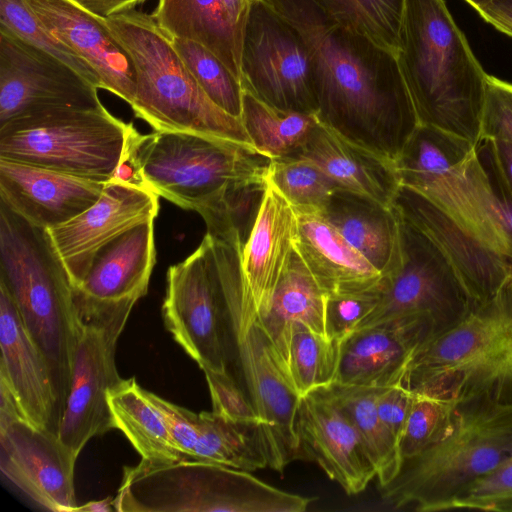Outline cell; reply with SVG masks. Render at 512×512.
<instances>
[{
    "label": "cell",
    "instance_id": "cell-7",
    "mask_svg": "<svg viewBox=\"0 0 512 512\" xmlns=\"http://www.w3.org/2000/svg\"><path fill=\"white\" fill-rule=\"evenodd\" d=\"M104 21L133 62L136 94L130 106L137 118L155 131L223 138L256 151L242 120L207 96L152 15L131 9Z\"/></svg>",
    "mask_w": 512,
    "mask_h": 512
},
{
    "label": "cell",
    "instance_id": "cell-33",
    "mask_svg": "<svg viewBox=\"0 0 512 512\" xmlns=\"http://www.w3.org/2000/svg\"><path fill=\"white\" fill-rule=\"evenodd\" d=\"M475 147L451 133L419 125L395 161L401 186L422 189L462 165Z\"/></svg>",
    "mask_w": 512,
    "mask_h": 512
},
{
    "label": "cell",
    "instance_id": "cell-50",
    "mask_svg": "<svg viewBox=\"0 0 512 512\" xmlns=\"http://www.w3.org/2000/svg\"><path fill=\"white\" fill-rule=\"evenodd\" d=\"M256 1L258 0H223L229 22L240 47V53L246 21L252 5Z\"/></svg>",
    "mask_w": 512,
    "mask_h": 512
},
{
    "label": "cell",
    "instance_id": "cell-52",
    "mask_svg": "<svg viewBox=\"0 0 512 512\" xmlns=\"http://www.w3.org/2000/svg\"><path fill=\"white\" fill-rule=\"evenodd\" d=\"M20 418L26 419L11 388L0 378V429Z\"/></svg>",
    "mask_w": 512,
    "mask_h": 512
},
{
    "label": "cell",
    "instance_id": "cell-15",
    "mask_svg": "<svg viewBox=\"0 0 512 512\" xmlns=\"http://www.w3.org/2000/svg\"><path fill=\"white\" fill-rule=\"evenodd\" d=\"M162 317L173 339L202 370L227 372L210 234L190 256L168 268Z\"/></svg>",
    "mask_w": 512,
    "mask_h": 512
},
{
    "label": "cell",
    "instance_id": "cell-25",
    "mask_svg": "<svg viewBox=\"0 0 512 512\" xmlns=\"http://www.w3.org/2000/svg\"><path fill=\"white\" fill-rule=\"evenodd\" d=\"M297 230L294 208L267 179L256 218L240 249L242 282L265 313L293 255Z\"/></svg>",
    "mask_w": 512,
    "mask_h": 512
},
{
    "label": "cell",
    "instance_id": "cell-51",
    "mask_svg": "<svg viewBox=\"0 0 512 512\" xmlns=\"http://www.w3.org/2000/svg\"><path fill=\"white\" fill-rule=\"evenodd\" d=\"M89 12L108 18L112 15L131 10L145 0H74Z\"/></svg>",
    "mask_w": 512,
    "mask_h": 512
},
{
    "label": "cell",
    "instance_id": "cell-41",
    "mask_svg": "<svg viewBox=\"0 0 512 512\" xmlns=\"http://www.w3.org/2000/svg\"><path fill=\"white\" fill-rule=\"evenodd\" d=\"M413 392V400L399 441L403 459L435 442L447 429L457 400Z\"/></svg>",
    "mask_w": 512,
    "mask_h": 512
},
{
    "label": "cell",
    "instance_id": "cell-18",
    "mask_svg": "<svg viewBox=\"0 0 512 512\" xmlns=\"http://www.w3.org/2000/svg\"><path fill=\"white\" fill-rule=\"evenodd\" d=\"M155 260L154 220L132 227L101 248L74 288L81 320L133 309L147 294Z\"/></svg>",
    "mask_w": 512,
    "mask_h": 512
},
{
    "label": "cell",
    "instance_id": "cell-22",
    "mask_svg": "<svg viewBox=\"0 0 512 512\" xmlns=\"http://www.w3.org/2000/svg\"><path fill=\"white\" fill-rule=\"evenodd\" d=\"M106 182L0 159V201L29 223L52 229L81 214Z\"/></svg>",
    "mask_w": 512,
    "mask_h": 512
},
{
    "label": "cell",
    "instance_id": "cell-6",
    "mask_svg": "<svg viewBox=\"0 0 512 512\" xmlns=\"http://www.w3.org/2000/svg\"><path fill=\"white\" fill-rule=\"evenodd\" d=\"M512 455V404L486 397L457 400L450 424L431 445L403 459L398 474L379 487L396 509L444 511L468 485Z\"/></svg>",
    "mask_w": 512,
    "mask_h": 512
},
{
    "label": "cell",
    "instance_id": "cell-46",
    "mask_svg": "<svg viewBox=\"0 0 512 512\" xmlns=\"http://www.w3.org/2000/svg\"><path fill=\"white\" fill-rule=\"evenodd\" d=\"M145 393L160 412L177 448L187 459H193L197 441L198 414L147 390Z\"/></svg>",
    "mask_w": 512,
    "mask_h": 512
},
{
    "label": "cell",
    "instance_id": "cell-11",
    "mask_svg": "<svg viewBox=\"0 0 512 512\" xmlns=\"http://www.w3.org/2000/svg\"><path fill=\"white\" fill-rule=\"evenodd\" d=\"M129 126L104 106L31 113L0 126V159L108 182Z\"/></svg>",
    "mask_w": 512,
    "mask_h": 512
},
{
    "label": "cell",
    "instance_id": "cell-10",
    "mask_svg": "<svg viewBox=\"0 0 512 512\" xmlns=\"http://www.w3.org/2000/svg\"><path fill=\"white\" fill-rule=\"evenodd\" d=\"M129 137L146 187L198 214L233 185L267 180L270 159L234 141L185 132L142 135L132 123Z\"/></svg>",
    "mask_w": 512,
    "mask_h": 512
},
{
    "label": "cell",
    "instance_id": "cell-35",
    "mask_svg": "<svg viewBox=\"0 0 512 512\" xmlns=\"http://www.w3.org/2000/svg\"><path fill=\"white\" fill-rule=\"evenodd\" d=\"M193 460L252 472L268 467L257 428L230 421L213 411L197 415Z\"/></svg>",
    "mask_w": 512,
    "mask_h": 512
},
{
    "label": "cell",
    "instance_id": "cell-43",
    "mask_svg": "<svg viewBox=\"0 0 512 512\" xmlns=\"http://www.w3.org/2000/svg\"><path fill=\"white\" fill-rule=\"evenodd\" d=\"M203 372L210 391L212 411L235 423L256 427L259 441L263 421L239 383L228 372L211 369H203Z\"/></svg>",
    "mask_w": 512,
    "mask_h": 512
},
{
    "label": "cell",
    "instance_id": "cell-39",
    "mask_svg": "<svg viewBox=\"0 0 512 512\" xmlns=\"http://www.w3.org/2000/svg\"><path fill=\"white\" fill-rule=\"evenodd\" d=\"M170 39L207 96L221 109L241 119L243 88L240 80L201 44L181 38Z\"/></svg>",
    "mask_w": 512,
    "mask_h": 512
},
{
    "label": "cell",
    "instance_id": "cell-47",
    "mask_svg": "<svg viewBox=\"0 0 512 512\" xmlns=\"http://www.w3.org/2000/svg\"><path fill=\"white\" fill-rule=\"evenodd\" d=\"M413 400V392L403 382L382 387L376 398L379 417L398 444Z\"/></svg>",
    "mask_w": 512,
    "mask_h": 512
},
{
    "label": "cell",
    "instance_id": "cell-16",
    "mask_svg": "<svg viewBox=\"0 0 512 512\" xmlns=\"http://www.w3.org/2000/svg\"><path fill=\"white\" fill-rule=\"evenodd\" d=\"M97 88L0 25V126L44 110L99 109Z\"/></svg>",
    "mask_w": 512,
    "mask_h": 512
},
{
    "label": "cell",
    "instance_id": "cell-54",
    "mask_svg": "<svg viewBox=\"0 0 512 512\" xmlns=\"http://www.w3.org/2000/svg\"><path fill=\"white\" fill-rule=\"evenodd\" d=\"M116 511L114 498L108 496L105 499L93 500L82 505H78L76 512H111Z\"/></svg>",
    "mask_w": 512,
    "mask_h": 512
},
{
    "label": "cell",
    "instance_id": "cell-4",
    "mask_svg": "<svg viewBox=\"0 0 512 512\" xmlns=\"http://www.w3.org/2000/svg\"><path fill=\"white\" fill-rule=\"evenodd\" d=\"M398 66L420 125L481 139L488 74L444 0H406Z\"/></svg>",
    "mask_w": 512,
    "mask_h": 512
},
{
    "label": "cell",
    "instance_id": "cell-31",
    "mask_svg": "<svg viewBox=\"0 0 512 512\" xmlns=\"http://www.w3.org/2000/svg\"><path fill=\"white\" fill-rule=\"evenodd\" d=\"M115 429L130 441L142 459L170 462L187 459L175 445L160 412L134 377L122 379L107 394Z\"/></svg>",
    "mask_w": 512,
    "mask_h": 512
},
{
    "label": "cell",
    "instance_id": "cell-5",
    "mask_svg": "<svg viewBox=\"0 0 512 512\" xmlns=\"http://www.w3.org/2000/svg\"><path fill=\"white\" fill-rule=\"evenodd\" d=\"M0 282L49 365L62 417L83 325L74 286L49 231L1 201Z\"/></svg>",
    "mask_w": 512,
    "mask_h": 512
},
{
    "label": "cell",
    "instance_id": "cell-28",
    "mask_svg": "<svg viewBox=\"0 0 512 512\" xmlns=\"http://www.w3.org/2000/svg\"><path fill=\"white\" fill-rule=\"evenodd\" d=\"M383 277L393 274L402 261L401 217L380 203L338 189L321 215Z\"/></svg>",
    "mask_w": 512,
    "mask_h": 512
},
{
    "label": "cell",
    "instance_id": "cell-20",
    "mask_svg": "<svg viewBox=\"0 0 512 512\" xmlns=\"http://www.w3.org/2000/svg\"><path fill=\"white\" fill-rule=\"evenodd\" d=\"M298 435L303 460L317 462L347 494L361 493L376 477L360 434L321 388L300 397Z\"/></svg>",
    "mask_w": 512,
    "mask_h": 512
},
{
    "label": "cell",
    "instance_id": "cell-13",
    "mask_svg": "<svg viewBox=\"0 0 512 512\" xmlns=\"http://www.w3.org/2000/svg\"><path fill=\"white\" fill-rule=\"evenodd\" d=\"M242 88L282 109L316 114L317 102L307 46L264 0L256 1L246 21L241 53Z\"/></svg>",
    "mask_w": 512,
    "mask_h": 512
},
{
    "label": "cell",
    "instance_id": "cell-1",
    "mask_svg": "<svg viewBox=\"0 0 512 512\" xmlns=\"http://www.w3.org/2000/svg\"><path fill=\"white\" fill-rule=\"evenodd\" d=\"M264 1L307 46L319 121L395 162L420 125L396 56L338 24L313 0Z\"/></svg>",
    "mask_w": 512,
    "mask_h": 512
},
{
    "label": "cell",
    "instance_id": "cell-55",
    "mask_svg": "<svg viewBox=\"0 0 512 512\" xmlns=\"http://www.w3.org/2000/svg\"><path fill=\"white\" fill-rule=\"evenodd\" d=\"M468 2L477 12H479L489 0H465Z\"/></svg>",
    "mask_w": 512,
    "mask_h": 512
},
{
    "label": "cell",
    "instance_id": "cell-37",
    "mask_svg": "<svg viewBox=\"0 0 512 512\" xmlns=\"http://www.w3.org/2000/svg\"><path fill=\"white\" fill-rule=\"evenodd\" d=\"M341 341L320 335L304 324L291 334L288 376L301 397L336 380Z\"/></svg>",
    "mask_w": 512,
    "mask_h": 512
},
{
    "label": "cell",
    "instance_id": "cell-48",
    "mask_svg": "<svg viewBox=\"0 0 512 512\" xmlns=\"http://www.w3.org/2000/svg\"><path fill=\"white\" fill-rule=\"evenodd\" d=\"M111 180L148 189L145 185L134 154L133 146L129 137V130L123 153Z\"/></svg>",
    "mask_w": 512,
    "mask_h": 512
},
{
    "label": "cell",
    "instance_id": "cell-23",
    "mask_svg": "<svg viewBox=\"0 0 512 512\" xmlns=\"http://www.w3.org/2000/svg\"><path fill=\"white\" fill-rule=\"evenodd\" d=\"M0 346V378L11 388L25 418L39 428L58 434L61 415L49 365L1 282Z\"/></svg>",
    "mask_w": 512,
    "mask_h": 512
},
{
    "label": "cell",
    "instance_id": "cell-9",
    "mask_svg": "<svg viewBox=\"0 0 512 512\" xmlns=\"http://www.w3.org/2000/svg\"><path fill=\"white\" fill-rule=\"evenodd\" d=\"M313 500L248 471L193 459L125 466L114 497L119 512H302Z\"/></svg>",
    "mask_w": 512,
    "mask_h": 512
},
{
    "label": "cell",
    "instance_id": "cell-36",
    "mask_svg": "<svg viewBox=\"0 0 512 512\" xmlns=\"http://www.w3.org/2000/svg\"><path fill=\"white\" fill-rule=\"evenodd\" d=\"M330 18L395 56L406 0H313Z\"/></svg>",
    "mask_w": 512,
    "mask_h": 512
},
{
    "label": "cell",
    "instance_id": "cell-30",
    "mask_svg": "<svg viewBox=\"0 0 512 512\" xmlns=\"http://www.w3.org/2000/svg\"><path fill=\"white\" fill-rule=\"evenodd\" d=\"M152 17L170 38L207 48L241 82L240 47L223 0H158Z\"/></svg>",
    "mask_w": 512,
    "mask_h": 512
},
{
    "label": "cell",
    "instance_id": "cell-21",
    "mask_svg": "<svg viewBox=\"0 0 512 512\" xmlns=\"http://www.w3.org/2000/svg\"><path fill=\"white\" fill-rule=\"evenodd\" d=\"M41 22L97 73L101 89L129 105L136 94V73L124 47L101 18L74 0H25Z\"/></svg>",
    "mask_w": 512,
    "mask_h": 512
},
{
    "label": "cell",
    "instance_id": "cell-12",
    "mask_svg": "<svg viewBox=\"0 0 512 512\" xmlns=\"http://www.w3.org/2000/svg\"><path fill=\"white\" fill-rule=\"evenodd\" d=\"M401 238V264L383 277L377 305L356 329L411 318L425 327L432 341L462 322L477 305L448 255L402 217Z\"/></svg>",
    "mask_w": 512,
    "mask_h": 512
},
{
    "label": "cell",
    "instance_id": "cell-14",
    "mask_svg": "<svg viewBox=\"0 0 512 512\" xmlns=\"http://www.w3.org/2000/svg\"><path fill=\"white\" fill-rule=\"evenodd\" d=\"M131 311L122 309L83 321L58 428L60 440L77 457L91 438L115 429L107 394L122 380L115 351Z\"/></svg>",
    "mask_w": 512,
    "mask_h": 512
},
{
    "label": "cell",
    "instance_id": "cell-27",
    "mask_svg": "<svg viewBox=\"0 0 512 512\" xmlns=\"http://www.w3.org/2000/svg\"><path fill=\"white\" fill-rule=\"evenodd\" d=\"M296 214L298 230L294 250L327 295L358 294L380 288L381 272L321 215Z\"/></svg>",
    "mask_w": 512,
    "mask_h": 512
},
{
    "label": "cell",
    "instance_id": "cell-44",
    "mask_svg": "<svg viewBox=\"0 0 512 512\" xmlns=\"http://www.w3.org/2000/svg\"><path fill=\"white\" fill-rule=\"evenodd\" d=\"M379 295L380 288L358 294L328 295L325 315L327 335L342 341L375 308Z\"/></svg>",
    "mask_w": 512,
    "mask_h": 512
},
{
    "label": "cell",
    "instance_id": "cell-17",
    "mask_svg": "<svg viewBox=\"0 0 512 512\" xmlns=\"http://www.w3.org/2000/svg\"><path fill=\"white\" fill-rule=\"evenodd\" d=\"M77 458L58 434L26 419H16L0 429L2 474L46 510L76 512Z\"/></svg>",
    "mask_w": 512,
    "mask_h": 512
},
{
    "label": "cell",
    "instance_id": "cell-45",
    "mask_svg": "<svg viewBox=\"0 0 512 512\" xmlns=\"http://www.w3.org/2000/svg\"><path fill=\"white\" fill-rule=\"evenodd\" d=\"M512 143V84L488 75L481 139Z\"/></svg>",
    "mask_w": 512,
    "mask_h": 512
},
{
    "label": "cell",
    "instance_id": "cell-2",
    "mask_svg": "<svg viewBox=\"0 0 512 512\" xmlns=\"http://www.w3.org/2000/svg\"><path fill=\"white\" fill-rule=\"evenodd\" d=\"M394 207L448 255L477 305L512 276L508 220L476 147L462 165L421 190L401 186Z\"/></svg>",
    "mask_w": 512,
    "mask_h": 512
},
{
    "label": "cell",
    "instance_id": "cell-40",
    "mask_svg": "<svg viewBox=\"0 0 512 512\" xmlns=\"http://www.w3.org/2000/svg\"><path fill=\"white\" fill-rule=\"evenodd\" d=\"M0 25L25 42L57 58L97 89L100 79L94 69L59 40L30 9L25 0H0Z\"/></svg>",
    "mask_w": 512,
    "mask_h": 512
},
{
    "label": "cell",
    "instance_id": "cell-26",
    "mask_svg": "<svg viewBox=\"0 0 512 512\" xmlns=\"http://www.w3.org/2000/svg\"><path fill=\"white\" fill-rule=\"evenodd\" d=\"M289 157L317 167L340 189L394 207L401 187L395 162L350 141L319 119L303 145Z\"/></svg>",
    "mask_w": 512,
    "mask_h": 512
},
{
    "label": "cell",
    "instance_id": "cell-3",
    "mask_svg": "<svg viewBox=\"0 0 512 512\" xmlns=\"http://www.w3.org/2000/svg\"><path fill=\"white\" fill-rule=\"evenodd\" d=\"M211 237L227 370L233 367V378L237 377L263 421L259 443L268 467L283 473L292 461L303 460L298 435L300 396L266 326L265 312L254 303L242 282L243 242Z\"/></svg>",
    "mask_w": 512,
    "mask_h": 512
},
{
    "label": "cell",
    "instance_id": "cell-24",
    "mask_svg": "<svg viewBox=\"0 0 512 512\" xmlns=\"http://www.w3.org/2000/svg\"><path fill=\"white\" fill-rule=\"evenodd\" d=\"M428 341V331L411 318L356 329L341 341L335 381L370 387L403 382L415 352Z\"/></svg>",
    "mask_w": 512,
    "mask_h": 512
},
{
    "label": "cell",
    "instance_id": "cell-34",
    "mask_svg": "<svg viewBox=\"0 0 512 512\" xmlns=\"http://www.w3.org/2000/svg\"><path fill=\"white\" fill-rule=\"evenodd\" d=\"M241 120L256 151L273 160L297 152L318 118L312 113L273 107L243 89Z\"/></svg>",
    "mask_w": 512,
    "mask_h": 512
},
{
    "label": "cell",
    "instance_id": "cell-49",
    "mask_svg": "<svg viewBox=\"0 0 512 512\" xmlns=\"http://www.w3.org/2000/svg\"><path fill=\"white\" fill-rule=\"evenodd\" d=\"M478 13L497 30L512 37V0H489Z\"/></svg>",
    "mask_w": 512,
    "mask_h": 512
},
{
    "label": "cell",
    "instance_id": "cell-8",
    "mask_svg": "<svg viewBox=\"0 0 512 512\" xmlns=\"http://www.w3.org/2000/svg\"><path fill=\"white\" fill-rule=\"evenodd\" d=\"M404 384L414 392L512 404V276L458 325L422 345Z\"/></svg>",
    "mask_w": 512,
    "mask_h": 512
},
{
    "label": "cell",
    "instance_id": "cell-32",
    "mask_svg": "<svg viewBox=\"0 0 512 512\" xmlns=\"http://www.w3.org/2000/svg\"><path fill=\"white\" fill-rule=\"evenodd\" d=\"M321 388L347 415L360 434L376 468L379 487L399 472L402 457L399 444L381 421L376 398L382 387L332 382Z\"/></svg>",
    "mask_w": 512,
    "mask_h": 512
},
{
    "label": "cell",
    "instance_id": "cell-19",
    "mask_svg": "<svg viewBox=\"0 0 512 512\" xmlns=\"http://www.w3.org/2000/svg\"><path fill=\"white\" fill-rule=\"evenodd\" d=\"M159 196L149 189L110 180L95 204L49 229L73 283L79 286L101 248L132 227L154 220Z\"/></svg>",
    "mask_w": 512,
    "mask_h": 512
},
{
    "label": "cell",
    "instance_id": "cell-29",
    "mask_svg": "<svg viewBox=\"0 0 512 512\" xmlns=\"http://www.w3.org/2000/svg\"><path fill=\"white\" fill-rule=\"evenodd\" d=\"M327 296L294 250L275 289L270 307L264 314L287 375L291 334L295 324H304L315 333L330 338L325 318Z\"/></svg>",
    "mask_w": 512,
    "mask_h": 512
},
{
    "label": "cell",
    "instance_id": "cell-42",
    "mask_svg": "<svg viewBox=\"0 0 512 512\" xmlns=\"http://www.w3.org/2000/svg\"><path fill=\"white\" fill-rule=\"evenodd\" d=\"M512 512V455L457 494L445 510Z\"/></svg>",
    "mask_w": 512,
    "mask_h": 512
},
{
    "label": "cell",
    "instance_id": "cell-38",
    "mask_svg": "<svg viewBox=\"0 0 512 512\" xmlns=\"http://www.w3.org/2000/svg\"><path fill=\"white\" fill-rule=\"evenodd\" d=\"M267 179L296 212L303 213L322 215L333 194L340 189L317 167L294 157L270 160Z\"/></svg>",
    "mask_w": 512,
    "mask_h": 512
},
{
    "label": "cell",
    "instance_id": "cell-53",
    "mask_svg": "<svg viewBox=\"0 0 512 512\" xmlns=\"http://www.w3.org/2000/svg\"><path fill=\"white\" fill-rule=\"evenodd\" d=\"M495 161L502 180L512 194V143L501 140H491Z\"/></svg>",
    "mask_w": 512,
    "mask_h": 512
}]
</instances>
